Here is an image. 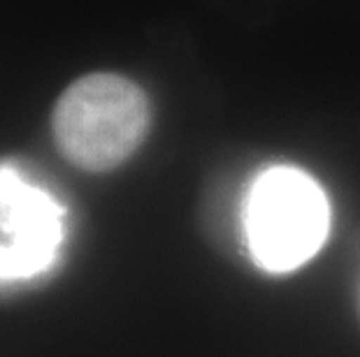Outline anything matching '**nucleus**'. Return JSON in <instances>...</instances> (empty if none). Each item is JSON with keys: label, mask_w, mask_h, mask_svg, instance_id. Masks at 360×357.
<instances>
[{"label": "nucleus", "mask_w": 360, "mask_h": 357, "mask_svg": "<svg viewBox=\"0 0 360 357\" xmlns=\"http://www.w3.org/2000/svg\"><path fill=\"white\" fill-rule=\"evenodd\" d=\"M151 109L144 90L124 74L94 72L72 81L51 114V130L68 163L110 172L140 149Z\"/></svg>", "instance_id": "1"}, {"label": "nucleus", "mask_w": 360, "mask_h": 357, "mask_svg": "<svg viewBox=\"0 0 360 357\" xmlns=\"http://www.w3.org/2000/svg\"><path fill=\"white\" fill-rule=\"evenodd\" d=\"M244 218L256 262L270 271H288L316 255L330 209L323 188L307 172L272 167L251 186Z\"/></svg>", "instance_id": "2"}, {"label": "nucleus", "mask_w": 360, "mask_h": 357, "mask_svg": "<svg viewBox=\"0 0 360 357\" xmlns=\"http://www.w3.org/2000/svg\"><path fill=\"white\" fill-rule=\"evenodd\" d=\"M0 281L30 278L49 269L63 239V209L51 197L24 184L14 170L0 167Z\"/></svg>", "instance_id": "3"}]
</instances>
